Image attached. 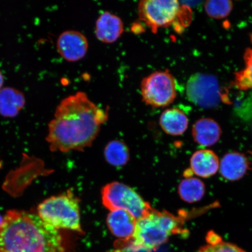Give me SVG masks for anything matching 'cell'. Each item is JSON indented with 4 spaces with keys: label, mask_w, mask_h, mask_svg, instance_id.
Instances as JSON below:
<instances>
[{
    "label": "cell",
    "mask_w": 252,
    "mask_h": 252,
    "mask_svg": "<svg viewBox=\"0 0 252 252\" xmlns=\"http://www.w3.org/2000/svg\"><path fill=\"white\" fill-rule=\"evenodd\" d=\"M108 119V110L97 106L85 93L65 97L48 125L46 140L50 149L67 153L89 147Z\"/></svg>",
    "instance_id": "6da1fadb"
},
{
    "label": "cell",
    "mask_w": 252,
    "mask_h": 252,
    "mask_svg": "<svg viewBox=\"0 0 252 252\" xmlns=\"http://www.w3.org/2000/svg\"><path fill=\"white\" fill-rule=\"evenodd\" d=\"M0 252H64L58 229L37 214L9 210L0 225Z\"/></svg>",
    "instance_id": "7a4b0ae2"
},
{
    "label": "cell",
    "mask_w": 252,
    "mask_h": 252,
    "mask_svg": "<svg viewBox=\"0 0 252 252\" xmlns=\"http://www.w3.org/2000/svg\"><path fill=\"white\" fill-rule=\"evenodd\" d=\"M187 213L183 211L178 216L162 211L153 209L149 215L137 220L132 247L135 251H154L166 243L172 235L184 234L185 221Z\"/></svg>",
    "instance_id": "3957f363"
},
{
    "label": "cell",
    "mask_w": 252,
    "mask_h": 252,
    "mask_svg": "<svg viewBox=\"0 0 252 252\" xmlns=\"http://www.w3.org/2000/svg\"><path fill=\"white\" fill-rule=\"evenodd\" d=\"M140 20L156 33L159 28H168L176 24L178 31L182 30L180 22L186 27L190 24L191 11L189 6L181 5L176 0H143L138 5Z\"/></svg>",
    "instance_id": "277c9868"
},
{
    "label": "cell",
    "mask_w": 252,
    "mask_h": 252,
    "mask_svg": "<svg viewBox=\"0 0 252 252\" xmlns=\"http://www.w3.org/2000/svg\"><path fill=\"white\" fill-rule=\"evenodd\" d=\"M37 214L44 222L57 229L83 232L79 200L70 190L42 201L37 207Z\"/></svg>",
    "instance_id": "5b68a950"
},
{
    "label": "cell",
    "mask_w": 252,
    "mask_h": 252,
    "mask_svg": "<svg viewBox=\"0 0 252 252\" xmlns=\"http://www.w3.org/2000/svg\"><path fill=\"white\" fill-rule=\"evenodd\" d=\"M102 200L107 209L126 211L137 220L149 215L153 210L133 189L118 182L110 183L103 188Z\"/></svg>",
    "instance_id": "8992f818"
},
{
    "label": "cell",
    "mask_w": 252,
    "mask_h": 252,
    "mask_svg": "<svg viewBox=\"0 0 252 252\" xmlns=\"http://www.w3.org/2000/svg\"><path fill=\"white\" fill-rule=\"evenodd\" d=\"M141 93L147 105L154 108H165L176 99L175 79L168 70L154 72L142 80Z\"/></svg>",
    "instance_id": "52a82bcc"
},
{
    "label": "cell",
    "mask_w": 252,
    "mask_h": 252,
    "mask_svg": "<svg viewBox=\"0 0 252 252\" xmlns=\"http://www.w3.org/2000/svg\"><path fill=\"white\" fill-rule=\"evenodd\" d=\"M189 101L200 108H215L222 100V94L217 78L213 75L198 73L192 75L187 84Z\"/></svg>",
    "instance_id": "ba28073f"
},
{
    "label": "cell",
    "mask_w": 252,
    "mask_h": 252,
    "mask_svg": "<svg viewBox=\"0 0 252 252\" xmlns=\"http://www.w3.org/2000/svg\"><path fill=\"white\" fill-rule=\"evenodd\" d=\"M56 47L60 55L66 61L75 62L87 55L88 42L86 36L80 32L67 30L60 34Z\"/></svg>",
    "instance_id": "9c48e42d"
},
{
    "label": "cell",
    "mask_w": 252,
    "mask_h": 252,
    "mask_svg": "<svg viewBox=\"0 0 252 252\" xmlns=\"http://www.w3.org/2000/svg\"><path fill=\"white\" fill-rule=\"evenodd\" d=\"M251 163L244 154H226L220 162V172L222 177L231 182L240 180L251 169Z\"/></svg>",
    "instance_id": "30bf717a"
},
{
    "label": "cell",
    "mask_w": 252,
    "mask_h": 252,
    "mask_svg": "<svg viewBox=\"0 0 252 252\" xmlns=\"http://www.w3.org/2000/svg\"><path fill=\"white\" fill-rule=\"evenodd\" d=\"M124 31V25L121 18L110 12H103L96 22V36L103 43L115 42L121 37Z\"/></svg>",
    "instance_id": "8fae6325"
},
{
    "label": "cell",
    "mask_w": 252,
    "mask_h": 252,
    "mask_svg": "<svg viewBox=\"0 0 252 252\" xmlns=\"http://www.w3.org/2000/svg\"><path fill=\"white\" fill-rule=\"evenodd\" d=\"M136 222L132 214L122 210L110 211L107 217V225L112 234L125 241L133 237Z\"/></svg>",
    "instance_id": "7c38bea8"
},
{
    "label": "cell",
    "mask_w": 252,
    "mask_h": 252,
    "mask_svg": "<svg viewBox=\"0 0 252 252\" xmlns=\"http://www.w3.org/2000/svg\"><path fill=\"white\" fill-rule=\"evenodd\" d=\"M221 134L220 125L211 118L198 120L192 128V135L194 141L203 147L213 146L218 143Z\"/></svg>",
    "instance_id": "4fadbf2b"
},
{
    "label": "cell",
    "mask_w": 252,
    "mask_h": 252,
    "mask_svg": "<svg viewBox=\"0 0 252 252\" xmlns=\"http://www.w3.org/2000/svg\"><path fill=\"white\" fill-rule=\"evenodd\" d=\"M219 168V157L212 150H198L191 157L190 170L192 173L199 177H212L216 174Z\"/></svg>",
    "instance_id": "5bb4252c"
},
{
    "label": "cell",
    "mask_w": 252,
    "mask_h": 252,
    "mask_svg": "<svg viewBox=\"0 0 252 252\" xmlns=\"http://www.w3.org/2000/svg\"><path fill=\"white\" fill-rule=\"evenodd\" d=\"M25 103V96L21 91L12 87L2 88L0 90V115L2 117H16Z\"/></svg>",
    "instance_id": "9a60e30c"
},
{
    "label": "cell",
    "mask_w": 252,
    "mask_h": 252,
    "mask_svg": "<svg viewBox=\"0 0 252 252\" xmlns=\"http://www.w3.org/2000/svg\"><path fill=\"white\" fill-rule=\"evenodd\" d=\"M159 125L166 134L177 136L184 134L187 130L189 119L181 109H167L160 116Z\"/></svg>",
    "instance_id": "2e32d148"
},
{
    "label": "cell",
    "mask_w": 252,
    "mask_h": 252,
    "mask_svg": "<svg viewBox=\"0 0 252 252\" xmlns=\"http://www.w3.org/2000/svg\"><path fill=\"white\" fill-rule=\"evenodd\" d=\"M206 193V187L199 179L186 178L180 183L178 187V194L182 200L189 203H194L200 201Z\"/></svg>",
    "instance_id": "e0dca14e"
},
{
    "label": "cell",
    "mask_w": 252,
    "mask_h": 252,
    "mask_svg": "<svg viewBox=\"0 0 252 252\" xmlns=\"http://www.w3.org/2000/svg\"><path fill=\"white\" fill-rule=\"evenodd\" d=\"M106 161L114 166H122L126 164L130 159V153L124 142L112 140L107 144L104 151Z\"/></svg>",
    "instance_id": "ac0fdd59"
},
{
    "label": "cell",
    "mask_w": 252,
    "mask_h": 252,
    "mask_svg": "<svg viewBox=\"0 0 252 252\" xmlns=\"http://www.w3.org/2000/svg\"><path fill=\"white\" fill-rule=\"evenodd\" d=\"M245 68L235 74V84L239 90L252 89V49L248 48L244 53Z\"/></svg>",
    "instance_id": "d6986e66"
},
{
    "label": "cell",
    "mask_w": 252,
    "mask_h": 252,
    "mask_svg": "<svg viewBox=\"0 0 252 252\" xmlns=\"http://www.w3.org/2000/svg\"><path fill=\"white\" fill-rule=\"evenodd\" d=\"M205 11L210 17L221 20L231 13L233 9V3L228 0H212L207 1L204 4Z\"/></svg>",
    "instance_id": "ffe728a7"
},
{
    "label": "cell",
    "mask_w": 252,
    "mask_h": 252,
    "mask_svg": "<svg viewBox=\"0 0 252 252\" xmlns=\"http://www.w3.org/2000/svg\"><path fill=\"white\" fill-rule=\"evenodd\" d=\"M197 252H247L235 244L221 242L216 245H207L201 247Z\"/></svg>",
    "instance_id": "44dd1931"
},
{
    "label": "cell",
    "mask_w": 252,
    "mask_h": 252,
    "mask_svg": "<svg viewBox=\"0 0 252 252\" xmlns=\"http://www.w3.org/2000/svg\"><path fill=\"white\" fill-rule=\"evenodd\" d=\"M206 240L208 245H216L222 242L220 236L213 231H210L207 233Z\"/></svg>",
    "instance_id": "7402d4cb"
},
{
    "label": "cell",
    "mask_w": 252,
    "mask_h": 252,
    "mask_svg": "<svg viewBox=\"0 0 252 252\" xmlns=\"http://www.w3.org/2000/svg\"><path fill=\"white\" fill-rule=\"evenodd\" d=\"M4 77L1 71H0V90L2 88L3 84H4Z\"/></svg>",
    "instance_id": "603a6c76"
},
{
    "label": "cell",
    "mask_w": 252,
    "mask_h": 252,
    "mask_svg": "<svg viewBox=\"0 0 252 252\" xmlns=\"http://www.w3.org/2000/svg\"><path fill=\"white\" fill-rule=\"evenodd\" d=\"M3 220H4V217H2L1 215H0V225L2 224Z\"/></svg>",
    "instance_id": "cb8c5ba5"
}]
</instances>
